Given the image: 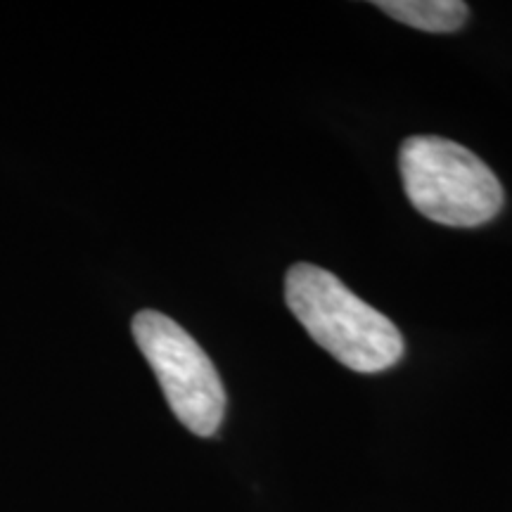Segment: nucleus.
<instances>
[{
	"instance_id": "1",
	"label": "nucleus",
	"mask_w": 512,
	"mask_h": 512,
	"mask_svg": "<svg viewBox=\"0 0 512 512\" xmlns=\"http://www.w3.org/2000/svg\"><path fill=\"white\" fill-rule=\"evenodd\" d=\"M285 302L313 342L354 373H380L401 361L399 328L335 273L294 264L285 275Z\"/></svg>"
},
{
	"instance_id": "2",
	"label": "nucleus",
	"mask_w": 512,
	"mask_h": 512,
	"mask_svg": "<svg viewBox=\"0 0 512 512\" xmlns=\"http://www.w3.org/2000/svg\"><path fill=\"white\" fill-rule=\"evenodd\" d=\"M403 190L425 219L451 228H475L496 219L505 192L494 171L465 145L439 136L401 143Z\"/></svg>"
},
{
	"instance_id": "3",
	"label": "nucleus",
	"mask_w": 512,
	"mask_h": 512,
	"mask_svg": "<svg viewBox=\"0 0 512 512\" xmlns=\"http://www.w3.org/2000/svg\"><path fill=\"white\" fill-rule=\"evenodd\" d=\"M131 328L176 418L197 437L216 434L226 415V389L207 351L159 311L136 313Z\"/></svg>"
},
{
	"instance_id": "4",
	"label": "nucleus",
	"mask_w": 512,
	"mask_h": 512,
	"mask_svg": "<svg viewBox=\"0 0 512 512\" xmlns=\"http://www.w3.org/2000/svg\"><path fill=\"white\" fill-rule=\"evenodd\" d=\"M375 8L394 17L396 22L430 34L458 31L470 15L467 3L460 0H377Z\"/></svg>"
}]
</instances>
